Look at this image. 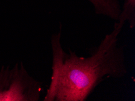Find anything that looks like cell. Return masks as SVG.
<instances>
[{
  "mask_svg": "<svg viewBox=\"0 0 135 101\" xmlns=\"http://www.w3.org/2000/svg\"><path fill=\"white\" fill-rule=\"evenodd\" d=\"M117 21L125 23L127 22L132 29L135 27V0H124Z\"/></svg>",
  "mask_w": 135,
  "mask_h": 101,
  "instance_id": "cell-4",
  "label": "cell"
},
{
  "mask_svg": "<svg viewBox=\"0 0 135 101\" xmlns=\"http://www.w3.org/2000/svg\"><path fill=\"white\" fill-rule=\"evenodd\" d=\"M42 82L35 79L22 62L0 70V101H38Z\"/></svg>",
  "mask_w": 135,
  "mask_h": 101,
  "instance_id": "cell-2",
  "label": "cell"
},
{
  "mask_svg": "<svg viewBox=\"0 0 135 101\" xmlns=\"http://www.w3.org/2000/svg\"><path fill=\"white\" fill-rule=\"evenodd\" d=\"M125 22L116 21L113 29L89 56L65 51L61 44V27L50 38L52 76L44 101H85L104 79H120L128 73L124 48L119 44Z\"/></svg>",
  "mask_w": 135,
  "mask_h": 101,
  "instance_id": "cell-1",
  "label": "cell"
},
{
  "mask_svg": "<svg viewBox=\"0 0 135 101\" xmlns=\"http://www.w3.org/2000/svg\"><path fill=\"white\" fill-rule=\"evenodd\" d=\"M90 4L96 15L117 21L121 4L119 0H85Z\"/></svg>",
  "mask_w": 135,
  "mask_h": 101,
  "instance_id": "cell-3",
  "label": "cell"
}]
</instances>
